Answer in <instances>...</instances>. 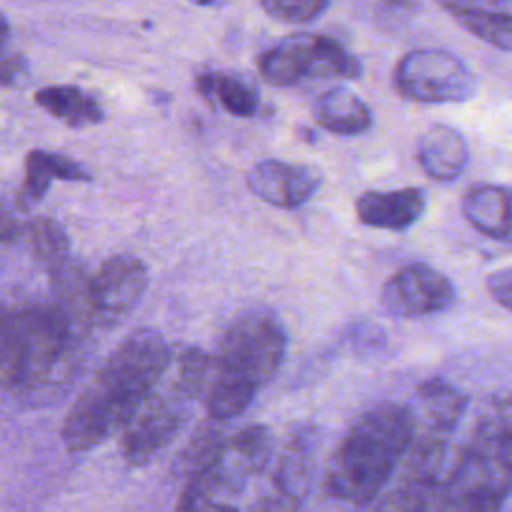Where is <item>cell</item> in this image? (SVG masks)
<instances>
[{
    "label": "cell",
    "mask_w": 512,
    "mask_h": 512,
    "mask_svg": "<svg viewBox=\"0 0 512 512\" xmlns=\"http://www.w3.org/2000/svg\"><path fill=\"white\" fill-rule=\"evenodd\" d=\"M170 360L166 340L148 328L132 332L80 392L62 424L70 452H86L122 432L154 390Z\"/></svg>",
    "instance_id": "6da1fadb"
},
{
    "label": "cell",
    "mask_w": 512,
    "mask_h": 512,
    "mask_svg": "<svg viewBox=\"0 0 512 512\" xmlns=\"http://www.w3.org/2000/svg\"><path fill=\"white\" fill-rule=\"evenodd\" d=\"M512 494V390L488 396L442 474L434 512H502Z\"/></svg>",
    "instance_id": "7a4b0ae2"
},
{
    "label": "cell",
    "mask_w": 512,
    "mask_h": 512,
    "mask_svg": "<svg viewBox=\"0 0 512 512\" xmlns=\"http://www.w3.org/2000/svg\"><path fill=\"white\" fill-rule=\"evenodd\" d=\"M412 432L410 408L380 402L362 412L336 446L326 474L324 490L330 498L366 506L400 468Z\"/></svg>",
    "instance_id": "3957f363"
},
{
    "label": "cell",
    "mask_w": 512,
    "mask_h": 512,
    "mask_svg": "<svg viewBox=\"0 0 512 512\" xmlns=\"http://www.w3.org/2000/svg\"><path fill=\"white\" fill-rule=\"evenodd\" d=\"M468 406L462 390L444 378L424 380L412 398V432L408 450L400 464V476L440 482L450 438Z\"/></svg>",
    "instance_id": "277c9868"
},
{
    "label": "cell",
    "mask_w": 512,
    "mask_h": 512,
    "mask_svg": "<svg viewBox=\"0 0 512 512\" xmlns=\"http://www.w3.org/2000/svg\"><path fill=\"white\" fill-rule=\"evenodd\" d=\"M286 354V332L268 312H246L226 330L214 358V378L256 392L278 372Z\"/></svg>",
    "instance_id": "5b68a950"
},
{
    "label": "cell",
    "mask_w": 512,
    "mask_h": 512,
    "mask_svg": "<svg viewBox=\"0 0 512 512\" xmlns=\"http://www.w3.org/2000/svg\"><path fill=\"white\" fill-rule=\"evenodd\" d=\"M258 70L268 84L290 86L304 78H346L362 74V64L338 40L322 34L292 36L258 56Z\"/></svg>",
    "instance_id": "8992f818"
},
{
    "label": "cell",
    "mask_w": 512,
    "mask_h": 512,
    "mask_svg": "<svg viewBox=\"0 0 512 512\" xmlns=\"http://www.w3.org/2000/svg\"><path fill=\"white\" fill-rule=\"evenodd\" d=\"M394 84L408 100L452 104L470 100L478 88V78L456 54L442 48H418L400 58Z\"/></svg>",
    "instance_id": "52a82bcc"
},
{
    "label": "cell",
    "mask_w": 512,
    "mask_h": 512,
    "mask_svg": "<svg viewBox=\"0 0 512 512\" xmlns=\"http://www.w3.org/2000/svg\"><path fill=\"white\" fill-rule=\"evenodd\" d=\"M456 298L452 280L440 270L410 262L398 268L380 288V302L400 318H418L446 310Z\"/></svg>",
    "instance_id": "ba28073f"
},
{
    "label": "cell",
    "mask_w": 512,
    "mask_h": 512,
    "mask_svg": "<svg viewBox=\"0 0 512 512\" xmlns=\"http://www.w3.org/2000/svg\"><path fill=\"white\" fill-rule=\"evenodd\" d=\"M184 424V408L178 398L154 390L136 408L122 428V454L128 464H148Z\"/></svg>",
    "instance_id": "9c48e42d"
},
{
    "label": "cell",
    "mask_w": 512,
    "mask_h": 512,
    "mask_svg": "<svg viewBox=\"0 0 512 512\" xmlns=\"http://www.w3.org/2000/svg\"><path fill=\"white\" fill-rule=\"evenodd\" d=\"M224 448L210 466L186 480L176 512H238V500L250 474Z\"/></svg>",
    "instance_id": "30bf717a"
},
{
    "label": "cell",
    "mask_w": 512,
    "mask_h": 512,
    "mask_svg": "<svg viewBox=\"0 0 512 512\" xmlns=\"http://www.w3.org/2000/svg\"><path fill=\"white\" fill-rule=\"evenodd\" d=\"M148 286L146 264L128 254L108 258L88 282L90 308L104 318H118L130 312Z\"/></svg>",
    "instance_id": "8fae6325"
},
{
    "label": "cell",
    "mask_w": 512,
    "mask_h": 512,
    "mask_svg": "<svg viewBox=\"0 0 512 512\" xmlns=\"http://www.w3.org/2000/svg\"><path fill=\"white\" fill-rule=\"evenodd\" d=\"M246 184L264 202L278 208H296L312 198L322 184V174L304 164L262 160L246 176Z\"/></svg>",
    "instance_id": "7c38bea8"
},
{
    "label": "cell",
    "mask_w": 512,
    "mask_h": 512,
    "mask_svg": "<svg viewBox=\"0 0 512 512\" xmlns=\"http://www.w3.org/2000/svg\"><path fill=\"white\" fill-rule=\"evenodd\" d=\"M428 196L422 188L408 186L396 190H366L356 202V218L368 226L378 230L402 232L414 226L422 214L426 212Z\"/></svg>",
    "instance_id": "4fadbf2b"
},
{
    "label": "cell",
    "mask_w": 512,
    "mask_h": 512,
    "mask_svg": "<svg viewBox=\"0 0 512 512\" xmlns=\"http://www.w3.org/2000/svg\"><path fill=\"white\" fill-rule=\"evenodd\" d=\"M318 432L314 426H294L280 450L274 468V486L278 492L304 502L310 494L316 472Z\"/></svg>",
    "instance_id": "5bb4252c"
},
{
    "label": "cell",
    "mask_w": 512,
    "mask_h": 512,
    "mask_svg": "<svg viewBox=\"0 0 512 512\" xmlns=\"http://www.w3.org/2000/svg\"><path fill=\"white\" fill-rule=\"evenodd\" d=\"M420 168L436 182L456 180L468 166L470 152L464 136L448 124L428 126L416 144Z\"/></svg>",
    "instance_id": "9a60e30c"
},
{
    "label": "cell",
    "mask_w": 512,
    "mask_h": 512,
    "mask_svg": "<svg viewBox=\"0 0 512 512\" xmlns=\"http://www.w3.org/2000/svg\"><path fill=\"white\" fill-rule=\"evenodd\" d=\"M462 212L480 234L512 244V190L500 184L480 182L466 190Z\"/></svg>",
    "instance_id": "2e32d148"
},
{
    "label": "cell",
    "mask_w": 512,
    "mask_h": 512,
    "mask_svg": "<svg viewBox=\"0 0 512 512\" xmlns=\"http://www.w3.org/2000/svg\"><path fill=\"white\" fill-rule=\"evenodd\" d=\"M314 120L340 136H356L372 126V110L364 100L346 88H330L312 104Z\"/></svg>",
    "instance_id": "e0dca14e"
},
{
    "label": "cell",
    "mask_w": 512,
    "mask_h": 512,
    "mask_svg": "<svg viewBox=\"0 0 512 512\" xmlns=\"http://www.w3.org/2000/svg\"><path fill=\"white\" fill-rule=\"evenodd\" d=\"M34 102L54 118L74 128L98 124L104 118L100 102L92 94L70 84H56L36 90Z\"/></svg>",
    "instance_id": "ac0fdd59"
},
{
    "label": "cell",
    "mask_w": 512,
    "mask_h": 512,
    "mask_svg": "<svg viewBox=\"0 0 512 512\" xmlns=\"http://www.w3.org/2000/svg\"><path fill=\"white\" fill-rule=\"evenodd\" d=\"M90 174L74 160L52 154L46 150H32L26 156V178L22 186V198L26 202L40 200L52 180H88Z\"/></svg>",
    "instance_id": "d6986e66"
},
{
    "label": "cell",
    "mask_w": 512,
    "mask_h": 512,
    "mask_svg": "<svg viewBox=\"0 0 512 512\" xmlns=\"http://www.w3.org/2000/svg\"><path fill=\"white\" fill-rule=\"evenodd\" d=\"M224 444H226V438L222 434L220 420L210 418V422L196 428L194 434L188 438V442L178 450L172 462V474L188 480L190 476L210 466L220 454V450L224 448Z\"/></svg>",
    "instance_id": "ffe728a7"
},
{
    "label": "cell",
    "mask_w": 512,
    "mask_h": 512,
    "mask_svg": "<svg viewBox=\"0 0 512 512\" xmlns=\"http://www.w3.org/2000/svg\"><path fill=\"white\" fill-rule=\"evenodd\" d=\"M196 84L202 96L214 98L226 112L234 116H254L258 112L260 100L256 90L238 76L210 72L200 74Z\"/></svg>",
    "instance_id": "44dd1931"
},
{
    "label": "cell",
    "mask_w": 512,
    "mask_h": 512,
    "mask_svg": "<svg viewBox=\"0 0 512 512\" xmlns=\"http://www.w3.org/2000/svg\"><path fill=\"white\" fill-rule=\"evenodd\" d=\"M28 236L36 264L50 274L62 272L68 260V238L62 226L50 218H34L28 226Z\"/></svg>",
    "instance_id": "7402d4cb"
},
{
    "label": "cell",
    "mask_w": 512,
    "mask_h": 512,
    "mask_svg": "<svg viewBox=\"0 0 512 512\" xmlns=\"http://www.w3.org/2000/svg\"><path fill=\"white\" fill-rule=\"evenodd\" d=\"M226 450L252 476L268 464V460L274 452V436H272L270 428H266L262 424H254V426L242 428L232 438H228Z\"/></svg>",
    "instance_id": "603a6c76"
},
{
    "label": "cell",
    "mask_w": 512,
    "mask_h": 512,
    "mask_svg": "<svg viewBox=\"0 0 512 512\" xmlns=\"http://www.w3.org/2000/svg\"><path fill=\"white\" fill-rule=\"evenodd\" d=\"M452 16L476 38L512 52V14L506 10H464Z\"/></svg>",
    "instance_id": "cb8c5ba5"
},
{
    "label": "cell",
    "mask_w": 512,
    "mask_h": 512,
    "mask_svg": "<svg viewBox=\"0 0 512 512\" xmlns=\"http://www.w3.org/2000/svg\"><path fill=\"white\" fill-rule=\"evenodd\" d=\"M214 378V358L200 348H190L178 366V392L184 398L206 396Z\"/></svg>",
    "instance_id": "d4e9b609"
},
{
    "label": "cell",
    "mask_w": 512,
    "mask_h": 512,
    "mask_svg": "<svg viewBox=\"0 0 512 512\" xmlns=\"http://www.w3.org/2000/svg\"><path fill=\"white\" fill-rule=\"evenodd\" d=\"M20 352V314L18 306L0 304V376L14 382Z\"/></svg>",
    "instance_id": "484cf974"
},
{
    "label": "cell",
    "mask_w": 512,
    "mask_h": 512,
    "mask_svg": "<svg viewBox=\"0 0 512 512\" xmlns=\"http://www.w3.org/2000/svg\"><path fill=\"white\" fill-rule=\"evenodd\" d=\"M262 8L276 20L302 24L316 20L330 4V0H260Z\"/></svg>",
    "instance_id": "4316f807"
},
{
    "label": "cell",
    "mask_w": 512,
    "mask_h": 512,
    "mask_svg": "<svg viewBox=\"0 0 512 512\" xmlns=\"http://www.w3.org/2000/svg\"><path fill=\"white\" fill-rule=\"evenodd\" d=\"M488 294L506 310H512V266L494 270L486 276Z\"/></svg>",
    "instance_id": "83f0119b"
},
{
    "label": "cell",
    "mask_w": 512,
    "mask_h": 512,
    "mask_svg": "<svg viewBox=\"0 0 512 512\" xmlns=\"http://www.w3.org/2000/svg\"><path fill=\"white\" fill-rule=\"evenodd\" d=\"M250 512H302V502L282 494H266L250 504Z\"/></svg>",
    "instance_id": "f1b7e54d"
},
{
    "label": "cell",
    "mask_w": 512,
    "mask_h": 512,
    "mask_svg": "<svg viewBox=\"0 0 512 512\" xmlns=\"http://www.w3.org/2000/svg\"><path fill=\"white\" fill-rule=\"evenodd\" d=\"M444 10L458 14L464 10H506L510 0H440Z\"/></svg>",
    "instance_id": "f546056e"
},
{
    "label": "cell",
    "mask_w": 512,
    "mask_h": 512,
    "mask_svg": "<svg viewBox=\"0 0 512 512\" xmlns=\"http://www.w3.org/2000/svg\"><path fill=\"white\" fill-rule=\"evenodd\" d=\"M0 44V84L10 86L24 76V60L16 54H8Z\"/></svg>",
    "instance_id": "4dcf8cb0"
},
{
    "label": "cell",
    "mask_w": 512,
    "mask_h": 512,
    "mask_svg": "<svg viewBox=\"0 0 512 512\" xmlns=\"http://www.w3.org/2000/svg\"><path fill=\"white\" fill-rule=\"evenodd\" d=\"M16 232V222L12 218V214L0 204V242L12 238Z\"/></svg>",
    "instance_id": "1f68e13d"
},
{
    "label": "cell",
    "mask_w": 512,
    "mask_h": 512,
    "mask_svg": "<svg viewBox=\"0 0 512 512\" xmlns=\"http://www.w3.org/2000/svg\"><path fill=\"white\" fill-rule=\"evenodd\" d=\"M6 36H8V24H6V20L0 14V44H4Z\"/></svg>",
    "instance_id": "d6a6232c"
},
{
    "label": "cell",
    "mask_w": 512,
    "mask_h": 512,
    "mask_svg": "<svg viewBox=\"0 0 512 512\" xmlns=\"http://www.w3.org/2000/svg\"><path fill=\"white\" fill-rule=\"evenodd\" d=\"M196 2H198V4H202V6H206V4H212L214 0H196Z\"/></svg>",
    "instance_id": "836d02e7"
},
{
    "label": "cell",
    "mask_w": 512,
    "mask_h": 512,
    "mask_svg": "<svg viewBox=\"0 0 512 512\" xmlns=\"http://www.w3.org/2000/svg\"><path fill=\"white\" fill-rule=\"evenodd\" d=\"M372 512H380V508H378V504L372 508Z\"/></svg>",
    "instance_id": "e575fe53"
}]
</instances>
